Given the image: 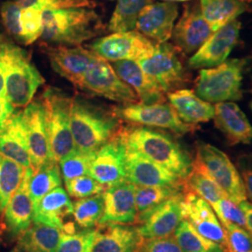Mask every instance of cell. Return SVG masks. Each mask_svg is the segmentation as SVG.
I'll return each instance as SVG.
<instances>
[{
  "instance_id": "5b68a950",
  "label": "cell",
  "mask_w": 252,
  "mask_h": 252,
  "mask_svg": "<svg viewBox=\"0 0 252 252\" xmlns=\"http://www.w3.org/2000/svg\"><path fill=\"white\" fill-rule=\"evenodd\" d=\"M41 103L52 157L54 162H59L78 151L70 129L72 98L58 89L48 88L43 93Z\"/></svg>"
},
{
  "instance_id": "f1b7e54d",
  "label": "cell",
  "mask_w": 252,
  "mask_h": 252,
  "mask_svg": "<svg viewBox=\"0 0 252 252\" xmlns=\"http://www.w3.org/2000/svg\"><path fill=\"white\" fill-rule=\"evenodd\" d=\"M61 234L58 228L34 222L19 234L12 252H56Z\"/></svg>"
},
{
  "instance_id": "d4e9b609",
  "label": "cell",
  "mask_w": 252,
  "mask_h": 252,
  "mask_svg": "<svg viewBox=\"0 0 252 252\" xmlns=\"http://www.w3.org/2000/svg\"><path fill=\"white\" fill-rule=\"evenodd\" d=\"M73 204L65 189L58 187L41 199L34 207L33 221L67 232L65 219L71 216Z\"/></svg>"
},
{
  "instance_id": "681fc988",
  "label": "cell",
  "mask_w": 252,
  "mask_h": 252,
  "mask_svg": "<svg viewBox=\"0 0 252 252\" xmlns=\"http://www.w3.org/2000/svg\"><path fill=\"white\" fill-rule=\"evenodd\" d=\"M242 208L246 217V228L250 232L252 237V204L250 202L244 201L239 204Z\"/></svg>"
},
{
  "instance_id": "52a82bcc",
  "label": "cell",
  "mask_w": 252,
  "mask_h": 252,
  "mask_svg": "<svg viewBox=\"0 0 252 252\" xmlns=\"http://www.w3.org/2000/svg\"><path fill=\"white\" fill-rule=\"evenodd\" d=\"M80 89L126 105L139 102L135 91L119 77L107 60L96 54L83 78Z\"/></svg>"
},
{
  "instance_id": "c3c4849f",
  "label": "cell",
  "mask_w": 252,
  "mask_h": 252,
  "mask_svg": "<svg viewBox=\"0 0 252 252\" xmlns=\"http://www.w3.org/2000/svg\"><path fill=\"white\" fill-rule=\"evenodd\" d=\"M14 106L6 96H0V130L13 114Z\"/></svg>"
},
{
  "instance_id": "4dcf8cb0",
  "label": "cell",
  "mask_w": 252,
  "mask_h": 252,
  "mask_svg": "<svg viewBox=\"0 0 252 252\" xmlns=\"http://www.w3.org/2000/svg\"><path fill=\"white\" fill-rule=\"evenodd\" d=\"M183 189L197 194L210 206L228 197L196 159L192 162L189 175L183 180Z\"/></svg>"
},
{
  "instance_id": "bcb514c9",
  "label": "cell",
  "mask_w": 252,
  "mask_h": 252,
  "mask_svg": "<svg viewBox=\"0 0 252 252\" xmlns=\"http://www.w3.org/2000/svg\"><path fill=\"white\" fill-rule=\"evenodd\" d=\"M136 252H183L176 240L172 237L142 238Z\"/></svg>"
},
{
  "instance_id": "b9f144b4",
  "label": "cell",
  "mask_w": 252,
  "mask_h": 252,
  "mask_svg": "<svg viewBox=\"0 0 252 252\" xmlns=\"http://www.w3.org/2000/svg\"><path fill=\"white\" fill-rule=\"evenodd\" d=\"M211 207L215 210L222 225L234 224L246 228V217L239 204L228 197L221 198Z\"/></svg>"
},
{
  "instance_id": "7c38bea8",
  "label": "cell",
  "mask_w": 252,
  "mask_h": 252,
  "mask_svg": "<svg viewBox=\"0 0 252 252\" xmlns=\"http://www.w3.org/2000/svg\"><path fill=\"white\" fill-rule=\"evenodd\" d=\"M181 208L183 220L189 221L201 235L219 244L228 252L225 230L206 200L191 191L184 190Z\"/></svg>"
},
{
  "instance_id": "ba28073f",
  "label": "cell",
  "mask_w": 252,
  "mask_h": 252,
  "mask_svg": "<svg viewBox=\"0 0 252 252\" xmlns=\"http://www.w3.org/2000/svg\"><path fill=\"white\" fill-rule=\"evenodd\" d=\"M195 159L228 198L237 204L248 200L241 175L225 153L212 145L199 143Z\"/></svg>"
},
{
  "instance_id": "ac0fdd59",
  "label": "cell",
  "mask_w": 252,
  "mask_h": 252,
  "mask_svg": "<svg viewBox=\"0 0 252 252\" xmlns=\"http://www.w3.org/2000/svg\"><path fill=\"white\" fill-rule=\"evenodd\" d=\"M178 14L179 8L175 3H151L139 13L135 30L157 44L166 42L172 36Z\"/></svg>"
},
{
  "instance_id": "836d02e7",
  "label": "cell",
  "mask_w": 252,
  "mask_h": 252,
  "mask_svg": "<svg viewBox=\"0 0 252 252\" xmlns=\"http://www.w3.org/2000/svg\"><path fill=\"white\" fill-rule=\"evenodd\" d=\"M26 168L0 153V215L22 183Z\"/></svg>"
},
{
  "instance_id": "ab89813d",
  "label": "cell",
  "mask_w": 252,
  "mask_h": 252,
  "mask_svg": "<svg viewBox=\"0 0 252 252\" xmlns=\"http://www.w3.org/2000/svg\"><path fill=\"white\" fill-rule=\"evenodd\" d=\"M94 153H82L77 151L68 157L61 160L59 163L63 180L66 181L84 175H88Z\"/></svg>"
},
{
  "instance_id": "f907efd6",
  "label": "cell",
  "mask_w": 252,
  "mask_h": 252,
  "mask_svg": "<svg viewBox=\"0 0 252 252\" xmlns=\"http://www.w3.org/2000/svg\"><path fill=\"white\" fill-rule=\"evenodd\" d=\"M0 96H6V88H5V76L0 60Z\"/></svg>"
},
{
  "instance_id": "8d00e7d4",
  "label": "cell",
  "mask_w": 252,
  "mask_h": 252,
  "mask_svg": "<svg viewBox=\"0 0 252 252\" xmlns=\"http://www.w3.org/2000/svg\"><path fill=\"white\" fill-rule=\"evenodd\" d=\"M104 212L103 192L82 198L73 204L72 216L75 222L82 229H91L97 224Z\"/></svg>"
},
{
  "instance_id": "f35d334b",
  "label": "cell",
  "mask_w": 252,
  "mask_h": 252,
  "mask_svg": "<svg viewBox=\"0 0 252 252\" xmlns=\"http://www.w3.org/2000/svg\"><path fill=\"white\" fill-rule=\"evenodd\" d=\"M97 230L86 229L79 233H62L56 252H92Z\"/></svg>"
},
{
  "instance_id": "e575fe53",
  "label": "cell",
  "mask_w": 252,
  "mask_h": 252,
  "mask_svg": "<svg viewBox=\"0 0 252 252\" xmlns=\"http://www.w3.org/2000/svg\"><path fill=\"white\" fill-rule=\"evenodd\" d=\"M151 3L153 0H118L108 24V30L113 33L134 30L139 13Z\"/></svg>"
},
{
  "instance_id": "6da1fadb",
  "label": "cell",
  "mask_w": 252,
  "mask_h": 252,
  "mask_svg": "<svg viewBox=\"0 0 252 252\" xmlns=\"http://www.w3.org/2000/svg\"><path fill=\"white\" fill-rule=\"evenodd\" d=\"M118 135L126 147L143 154L180 179L189 175L192 162L170 135L147 127H121Z\"/></svg>"
},
{
  "instance_id": "cb8c5ba5",
  "label": "cell",
  "mask_w": 252,
  "mask_h": 252,
  "mask_svg": "<svg viewBox=\"0 0 252 252\" xmlns=\"http://www.w3.org/2000/svg\"><path fill=\"white\" fill-rule=\"evenodd\" d=\"M32 173V167L26 168L21 185L5 209L6 223L11 234H22L33 222L34 204L29 192V180Z\"/></svg>"
},
{
  "instance_id": "60d3db41",
  "label": "cell",
  "mask_w": 252,
  "mask_h": 252,
  "mask_svg": "<svg viewBox=\"0 0 252 252\" xmlns=\"http://www.w3.org/2000/svg\"><path fill=\"white\" fill-rule=\"evenodd\" d=\"M65 189L73 198H86L104 192L107 186L99 183L89 175H84L73 180L64 181Z\"/></svg>"
},
{
  "instance_id": "7a4b0ae2",
  "label": "cell",
  "mask_w": 252,
  "mask_h": 252,
  "mask_svg": "<svg viewBox=\"0 0 252 252\" xmlns=\"http://www.w3.org/2000/svg\"><path fill=\"white\" fill-rule=\"evenodd\" d=\"M105 31L99 15L91 8H67L43 11L41 37L47 43L80 45Z\"/></svg>"
},
{
  "instance_id": "83f0119b",
  "label": "cell",
  "mask_w": 252,
  "mask_h": 252,
  "mask_svg": "<svg viewBox=\"0 0 252 252\" xmlns=\"http://www.w3.org/2000/svg\"><path fill=\"white\" fill-rule=\"evenodd\" d=\"M92 252H136L142 237L136 228L125 225L101 226Z\"/></svg>"
},
{
  "instance_id": "4fadbf2b",
  "label": "cell",
  "mask_w": 252,
  "mask_h": 252,
  "mask_svg": "<svg viewBox=\"0 0 252 252\" xmlns=\"http://www.w3.org/2000/svg\"><path fill=\"white\" fill-rule=\"evenodd\" d=\"M126 180L135 186H170L183 188V180L135 150L126 147Z\"/></svg>"
},
{
  "instance_id": "7dc6e473",
  "label": "cell",
  "mask_w": 252,
  "mask_h": 252,
  "mask_svg": "<svg viewBox=\"0 0 252 252\" xmlns=\"http://www.w3.org/2000/svg\"><path fill=\"white\" fill-rule=\"evenodd\" d=\"M238 167L241 173L247 199L252 204V156L245 154L238 158Z\"/></svg>"
},
{
  "instance_id": "f6af8a7d",
  "label": "cell",
  "mask_w": 252,
  "mask_h": 252,
  "mask_svg": "<svg viewBox=\"0 0 252 252\" xmlns=\"http://www.w3.org/2000/svg\"><path fill=\"white\" fill-rule=\"evenodd\" d=\"M228 252H248L252 251V237L243 227L224 224Z\"/></svg>"
},
{
  "instance_id": "2e32d148",
  "label": "cell",
  "mask_w": 252,
  "mask_h": 252,
  "mask_svg": "<svg viewBox=\"0 0 252 252\" xmlns=\"http://www.w3.org/2000/svg\"><path fill=\"white\" fill-rule=\"evenodd\" d=\"M22 120L27 135V144L33 170L54 161L46 128L45 113L41 101L29 103L22 111Z\"/></svg>"
},
{
  "instance_id": "9a60e30c",
  "label": "cell",
  "mask_w": 252,
  "mask_h": 252,
  "mask_svg": "<svg viewBox=\"0 0 252 252\" xmlns=\"http://www.w3.org/2000/svg\"><path fill=\"white\" fill-rule=\"evenodd\" d=\"M241 24L236 19L213 33L189 59L190 68L214 67L225 62L237 44Z\"/></svg>"
},
{
  "instance_id": "44dd1931",
  "label": "cell",
  "mask_w": 252,
  "mask_h": 252,
  "mask_svg": "<svg viewBox=\"0 0 252 252\" xmlns=\"http://www.w3.org/2000/svg\"><path fill=\"white\" fill-rule=\"evenodd\" d=\"M47 54L55 72L80 88L95 54L83 47L48 48Z\"/></svg>"
},
{
  "instance_id": "816d5d0a",
  "label": "cell",
  "mask_w": 252,
  "mask_h": 252,
  "mask_svg": "<svg viewBox=\"0 0 252 252\" xmlns=\"http://www.w3.org/2000/svg\"><path fill=\"white\" fill-rule=\"evenodd\" d=\"M165 2H172V3H176V2H185V1H189V0H162Z\"/></svg>"
},
{
  "instance_id": "3957f363",
  "label": "cell",
  "mask_w": 252,
  "mask_h": 252,
  "mask_svg": "<svg viewBox=\"0 0 252 252\" xmlns=\"http://www.w3.org/2000/svg\"><path fill=\"white\" fill-rule=\"evenodd\" d=\"M70 129L77 150L93 153L117 135L120 118L113 111L77 97L71 104Z\"/></svg>"
},
{
  "instance_id": "e0dca14e",
  "label": "cell",
  "mask_w": 252,
  "mask_h": 252,
  "mask_svg": "<svg viewBox=\"0 0 252 252\" xmlns=\"http://www.w3.org/2000/svg\"><path fill=\"white\" fill-rule=\"evenodd\" d=\"M125 158L126 146L117 134L94 152L88 175L108 187L126 180Z\"/></svg>"
},
{
  "instance_id": "d6a6232c",
  "label": "cell",
  "mask_w": 252,
  "mask_h": 252,
  "mask_svg": "<svg viewBox=\"0 0 252 252\" xmlns=\"http://www.w3.org/2000/svg\"><path fill=\"white\" fill-rule=\"evenodd\" d=\"M180 192V188L170 186H136L135 200L136 220L140 223L153 208Z\"/></svg>"
},
{
  "instance_id": "8fae6325",
  "label": "cell",
  "mask_w": 252,
  "mask_h": 252,
  "mask_svg": "<svg viewBox=\"0 0 252 252\" xmlns=\"http://www.w3.org/2000/svg\"><path fill=\"white\" fill-rule=\"evenodd\" d=\"M113 112L120 119L126 122L169 129L179 135H184L194 130L193 126L185 124L180 120L171 105L165 103L152 105L141 103L130 104L122 108H115Z\"/></svg>"
},
{
  "instance_id": "d6986e66",
  "label": "cell",
  "mask_w": 252,
  "mask_h": 252,
  "mask_svg": "<svg viewBox=\"0 0 252 252\" xmlns=\"http://www.w3.org/2000/svg\"><path fill=\"white\" fill-rule=\"evenodd\" d=\"M183 193L180 191L171 198L164 201L145 217L137 227L142 238H163L174 234L183 220L181 201Z\"/></svg>"
},
{
  "instance_id": "30bf717a",
  "label": "cell",
  "mask_w": 252,
  "mask_h": 252,
  "mask_svg": "<svg viewBox=\"0 0 252 252\" xmlns=\"http://www.w3.org/2000/svg\"><path fill=\"white\" fill-rule=\"evenodd\" d=\"M156 44L137 32H118L95 39L89 48L94 54L111 62L131 60L137 62L153 54Z\"/></svg>"
},
{
  "instance_id": "7bdbcfd3",
  "label": "cell",
  "mask_w": 252,
  "mask_h": 252,
  "mask_svg": "<svg viewBox=\"0 0 252 252\" xmlns=\"http://www.w3.org/2000/svg\"><path fill=\"white\" fill-rule=\"evenodd\" d=\"M21 9L37 7L42 11L48 9H67L87 7L94 8L95 3L92 0H14Z\"/></svg>"
},
{
  "instance_id": "d590c367",
  "label": "cell",
  "mask_w": 252,
  "mask_h": 252,
  "mask_svg": "<svg viewBox=\"0 0 252 252\" xmlns=\"http://www.w3.org/2000/svg\"><path fill=\"white\" fill-rule=\"evenodd\" d=\"M174 239L183 252H226L221 246L199 234L185 220L175 231Z\"/></svg>"
},
{
  "instance_id": "74e56055",
  "label": "cell",
  "mask_w": 252,
  "mask_h": 252,
  "mask_svg": "<svg viewBox=\"0 0 252 252\" xmlns=\"http://www.w3.org/2000/svg\"><path fill=\"white\" fill-rule=\"evenodd\" d=\"M20 25L22 29L23 44L29 45L41 36L43 31V11L37 7L21 9Z\"/></svg>"
},
{
  "instance_id": "277c9868",
  "label": "cell",
  "mask_w": 252,
  "mask_h": 252,
  "mask_svg": "<svg viewBox=\"0 0 252 252\" xmlns=\"http://www.w3.org/2000/svg\"><path fill=\"white\" fill-rule=\"evenodd\" d=\"M0 60L5 76L6 97L14 107H26L44 79L25 50L9 42H0Z\"/></svg>"
},
{
  "instance_id": "1f68e13d",
  "label": "cell",
  "mask_w": 252,
  "mask_h": 252,
  "mask_svg": "<svg viewBox=\"0 0 252 252\" xmlns=\"http://www.w3.org/2000/svg\"><path fill=\"white\" fill-rule=\"evenodd\" d=\"M62 184L60 169L57 162H47L33 170L29 180V192L33 201L34 207L37 203L53 189L60 187Z\"/></svg>"
},
{
  "instance_id": "f5cc1de1",
  "label": "cell",
  "mask_w": 252,
  "mask_h": 252,
  "mask_svg": "<svg viewBox=\"0 0 252 252\" xmlns=\"http://www.w3.org/2000/svg\"><path fill=\"white\" fill-rule=\"evenodd\" d=\"M251 108H252V103H251Z\"/></svg>"
},
{
  "instance_id": "db71d44e",
  "label": "cell",
  "mask_w": 252,
  "mask_h": 252,
  "mask_svg": "<svg viewBox=\"0 0 252 252\" xmlns=\"http://www.w3.org/2000/svg\"><path fill=\"white\" fill-rule=\"evenodd\" d=\"M242 1H252V0H242Z\"/></svg>"
},
{
  "instance_id": "603a6c76",
  "label": "cell",
  "mask_w": 252,
  "mask_h": 252,
  "mask_svg": "<svg viewBox=\"0 0 252 252\" xmlns=\"http://www.w3.org/2000/svg\"><path fill=\"white\" fill-rule=\"evenodd\" d=\"M215 126L225 135L229 144L252 142V126L240 108L233 102L215 106Z\"/></svg>"
},
{
  "instance_id": "7402d4cb",
  "label": "cell",
  "mask_w": 252,
  "mask_h": 252,
  "mask_svg": "<svg viewBox=\"0 0 252 252\" xmlns=\"http://www.w3.org/2000/svg\"><path fill=\"white\" fill-rule=\"evenodd\" d=\"M111 65L119 77L135 91L141 104L164 103V92L142 70L137 62L123 60L113 62Z\"/></svg>"
},
{
  "instance_id": "ffe728a7",
  "label": "cell",
  "mask_w": 252,
  "mask_h": 252,
  "mask_svg": "<svg viewBox=\"0 0 252 252\" xmlns=\"http://www.w3.org/2000/svg\"><path fill=\"white\" fill-rule=\"evenodd\" d=\"M212 34L213 32L204 18L200 6L188 5L172 35L178 50L184 54H191L196 52Z\"/></svg>"
},
{
  "instance_id": "4316f807",
  "label": "cell",
  "mask_w": 252,
  "mask_h": 252,
  "mask_svg": "<svg viewBox=\"0 0 252 252\" xmlns=\"http://www.w3.org/2000/svg\"><path fill=\"white\" fill-rule=\"evenodd\" d=\"M172 108L182 122L188 125L206 123L214 118L215 107L201 99L192 91L176 90L167 94Z\"/></svg>"
},
{
  "instance_id": "ee69618b",
  "label": "cell",
  "mask_w": 252,
  "mask_h": 252,
  "mask_svg": "<svg viewBox=\"0 0 252 252\" xmlns=\"http://www.w3.org/2000/svg\"><path fill=\"white\" fill-rule=\"evenodd\" d=\"M1 18L8 34L23 44L22 29L20 25L21 8L14 1H6L0 9Z\"/></svg>"
},
{
  "instance_id": "5bb4252c",
  "label": "cell",
  "mask_w": 252,
  "mask_h": 252,
  "mask_svg": "<svg viewBox=\"0 0 252 252\" xmlns=\"http://www.w3.org/2000/svg\"><path fill=\"white\" fill-rule=\"evenodd\" d=\"M135 186L124 180L108 186L103 192L104 212L98 226L127 225L136 220Z\"/></svg>"
},
{
  "instance_id": "11a10c76",
  "label": "cell",
  "mask_w": 252,
  "mask_h": 252,
  "mask_svg": "<svg viewBox=\"0 0 252 252\" xmlns=\"http://www.w3.org/2000/svg\"><path fill=\"white\" fill-rule=\"evenodd\" d=\"M252 252V251H251V252Z\"/></svg>"
},
{
  "instance_id": "f546056e",
  "label": "cell",
  "mask_w": 252,
  "mask_h": 252,
  "mask_svg": "<svg viewBox=\"0 0 252 252\" xmlns=\"http://www.w3.org/2000/svg\"><path fill=\"white\" fill-rule=\"evenodd\" d=\"M200 9L215 33L245 12L247 5L242 0H200Z\"/></svg>"
},
{
  "instance_id": "8992f818",
  "label": "cell",
  "mask_w": 252,
  "mask_h": 252,
  "mask_svg": "<svg viewBox=\"0 0 252 252\" xmlns=\"http://www.w3.org/2000/svg\"><path fill=\"white\" fill-rule=\"evenodd\" d=\"M244 59L226 60L217 66L202 69L195 81V92L208 103H220L242 97Z\"/></svg>"
},
{
  "instance_id": "484cf974",
  "label": "cell",
  "mask_w": 252,
  "mask_h": 252,
  "mask_svg": "<svg viewBox=\"0 0 252 252\" xmlns=\"http://www.w3.org/2000/svg\"><path fill=\"white\" fill-rule=\"evenodd\" d=\"M0 153L25 168L31 167L22 112L12 114L0 130Z\"/></svg>"
},
{
  "instance_id": "9c48e42d",
  "label": "cell",
  "mask_w": 252,
  "mask_h": 252,
  "mask_svg": "<svg viewBox=\"0 0 252 252\" xmlns=\"http://www.w3.org/2000/svg\"><path fill=\"white\" fill-rule=\"evenodd\" d=\"M137 63L164 93L174 92L187 81V75L178 54V48L169 43L156 44L153 54L138 60Z\"/></svg>"
}]
</instances>
